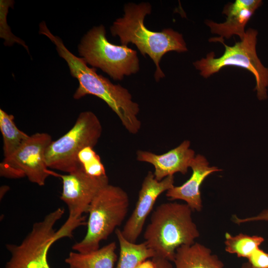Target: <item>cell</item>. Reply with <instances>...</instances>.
<instances>
[{
  "label": "cell",
  "mask_w": 268,
  "mask_h": 268,
  "mask_svg": "<svg viewBox=\"0 0 268 268\" xmlns=\"http://www.w3.org/2000/svg\"><path fill=\"white\" fill-rule=\"evenodd\" d=\"M55 44L59 55L67 63L71 75L79 82L73 98L80 99L87 94L103 100L116 114L123 126L132 134H136L141 123L138 119L139 105L132 100L129 91L119 84L112 83L108 79L96 73L95 68L89 67L82 58L73 55L64 45L62 40L53 35L47 27L41 32Z\"/></svg>",
  "instance_id": "obj_1"
},
{
  "label": "cell",
  "mask_w": 268,
  "mask_h": 268,
  "mask_svg": "<svg viewBox=\"0 0 268 268\" xmlns=\"http://www.w3.org/2000/svg\"><path fill=\"white\" fill-rule=\"evenodd\" d=\"M151 10L147 2L128 3L125 6L124 16L113 23L111 32L113 36L119 37L122 45L134 44L142 55L150 57L156 67L154 76L158 81L165 76L159 66L163 55L170 51L180 53L188 49L182 35L178 32L171 29L155 32L146 27L144 17Z\"/></svg>",
  "instance_id": "obj_2"
},
{
  "label": "cell",
  "mask_w": 268,
  "mask_h": 268,
  "mask_svg": "<svg viewBox=\"0 0 268 268\" xmlns=\"http://www.w3.org/2000/svg\"><path fill=\"white\" fill-rule=\"evenodd\" d=\"M193 211L186 203L176 202L163 203L156 208L143 234L144 242L156 256L173 262L179 247L196 242L200 233Z\"/></svg>",
  "instance_id": "obj_3"
},
{
  "label": "cell",
  "mask_w": 268,
  "mask_h": 268,
  "mask_svg": "<svg viewBox=\"0 0 268 268\" xmlns=\"http://www.w3.org/2000/svg\"><path fill=\"white\" fill-rule=\"evenodd\" d=\"M129 204L128 194L121 187L108 184L102 188L89 206L86 233L72 246V249L80 253L98 249L100 242L107 239L123 223Z\"/></svg>",
  "instance_id": "obj_4"
},
{
  "label": "cell",
  "mask_w": 268,
  "mask_h": 268,
  "mask_svg": "<svg viewBox=\"0 0 268 268\" xmlns=\"http://www.w3.org/2000/svg\"><path fill=\"white\" fill-rule=\"evenodd\" d=\"M258 31L252 28L246 30L244 37L240 42H235L232 46H229L221 41L225 47L223 55L217 58L214 52L207 54L193 63L196 69L200 71V74L207 78L227 66H235L244 68L250 71L254 76L256 86L254 90L259 100L268 98V68L265 67L256 52Z\"/></svg>",
  "instance_id": "obj_5"
},
{
  "label": "cell",
  "mask_w": 268,
  "mask_h": 268,
  "mask_svg": "<svg viewBox=\"0 0 268 268\" xmlns=\"http://www.w3.org/2000/svg\"><path fill=\"white\" fill-rule=\"evenodd\" d=\"M102 132L101 124L95 114L91 111L81 113L73 126L48 146L45 153L48 168L67 173L82 168L78 153L86 147L93 148Z\"/></svg>",
  "instance_id": "obj_6"
},
{
  "label": "cell",
  "mask_w": 268,
  "mask_h": 268,
  "mask_svg": "<svg viewBox=\"0 0 268 268\" xmlns=\"http://www.w3.org/2000/svg\"><path fill=\"white\" fill-rule=\"evenodd\" d=\"M78 52L87 64L101 68L115 80H122L139 69L136 52L127 45L109 42L103 25L93 27L85 35Z\"/></svg>",
  "instance_id": "obj_7"
},
{
  "label": "cell",
  "mask_w": 268,
  "mask_h": 268,
  "mask_svg": "<svg viewBox=\"0 0 268 268\" xmlns=\"http://www.w3.org/2000/svg\"><path fill=\"white\" fill-rule=\"evenodd\" d=\"M52 175L60 177L63 182L61 200L67 205L68 218L57 231L58 240L64 237H70L72 231L85 224L82 215L88 212L94 197L104 187L109 184L106 175L93 177L86 174L82 168L66 175H59L53 172Z\"/></svg>",
  "instance_id": "obj_8"
},
{
  "label": "cell",
  "mask_w": 268,
  "mask_h": 268,
  "mask_svg": "<svg viewBox=\"0 0 268 268\" xmlns=\"http://www.w3.org/2000/svg\"><path fill=\"white\" fill-rule=\"evenodd\" d=\"M64 212V208H57L42 220L35 222L20 244H7L5 246L11 257L5 268H50L48 252L57 240L54 226Z\"/></svg>",
  "instance_id": "obj_9"
},
{
  "label": "cell",
  "mask_w": 268,
  "mask_h": 268,
  "mask_svg": "<svg viewBox=\"0 0 268 268\" xmlns=\"http://www.w3.org/2000/svg\"><path fill=\"white\" fill-rule=\"evenodd\" d=\"M47 133H37L30 136L10 157L0 163V175L10 179L27 177L28 180L44 186L52 171L46 163V150L52 142Z\"/></svg>",
  "instance_id": "obj_10"
},
{
  "label": "cell",
  "mask_w": 268,
  "mask_h": 268,
  "mask_svg": "<svg viewBox=\"0 0 268 268\" xmlns=\"http://www.w3.org/2000/svg\"><path fill=\"white\" fill-rule=\"evenodd\" d=\"M174 184V175L158 181L152 172H148L142 183L135 206L121 230L127 240L136 242L157 199L163 193L172 188Z\"/></svg>",
  "instance_id": "obj_11"
},
{
  "label": "cell",
  "mask_w": 268,
  "mask_h": 268,
  "mask_svg": "<svg viewBox=\"0 0 268 268\" xmlns=\"http://www.w3.org/2000/svg\"><path fill=\"white\" fill-rule=\"evenodd\" d=\"M190 141L184 140L177 147L162 154H156L148 151L138 150L136 159L151 164L158 181L179 172L186 174L195 156L194 151L190 148Z\"/></svg>",
  "instance_id": "obj_12"
},
{
  "label": "cell",
  "mask_w": 268,
  "mask_h": 268,
  "mask_svg": "<svg viewBox=\"0 0 268 268\" xmlns=\"http://www.w3.org/2000/svg\"><path fill=\"white\" fill-rule=\"evenodd\" d=\"M262 4L261 0H236L226 5L222 12L227 16L225 22L220 23L210 20L205 22L211 33L220 36L210 38L209 41L221 42L224 41V38L229 39L233 35H238L241 40L243 39L246 32V25Z\"/></svg>",
  "instance_id": "obj_13"
},
{
  "label": "cell",
  "mask_w": 268,
  "mask_h": 268,
  "mask_svg": "<svg viewBox=\"0 0 268 268\" xmlns=\"http://www.w3.org/2000/svg\"><path fill=\"white\" fill-rule=\"evenodd\" d=\"M190 167L192 170L190 178L182 185L174 186L168 190L166 196L171 201L182 200L193 211H201L203 205L200 187L208 176L221 170L215 166H209L206 158L200 154L194 157Z\"/></svg>",
  "instance_id": "obj_14"
},
{
  "label": "cell",
  "mask_w": 268,
  "mask_h": 268,
  "mask_svg": "<svg viewBox=\"0 0 268 268\" xmlns=\"http://www.w3.org/2000/svg\"><path fill=\"white\" fill-rule=\"evenodd\" d=\"M173 262L175 268H224L223 262L211 249L197 242L179 247Z\"/></svg>",
  "instance_id": "obj_15"
},
{
  "label": "cell",
  "mask_w": 268,
  "mask_h": 268,
  "mask_svg": "<svg viewBox=\"0 0 268 268\" xmlns=\"http://www.w3.org/2000/svg\"><path fill=\"white\" fill-rule=\"evenodd\" d=\"M116 248V242H112L86 253L70 252L65 263L69 268H115L117 260Z\"/></svg>",
  "instance_id": "obj_16"
},
{
  "label": "cell",
  "mask_w": 268,
  "mask_h": 268,
  "mask_svg": "<svg viewBox=\"0 0 268 268\" xmlns=\"http://www.w3.org/2000/svg\"><path fill=\"white\" fill-rule=\"evenodd\" d=\"M115 233L119 244L120 253L115 268H135L143 261L156 256L155 252L149 248L144 242L136 244L128 241L119 229L115 230Z\"/></svg>",
  "instance_id": "obj_17"
},
{
  "label": "cell",
  "mask_w": 268,
  "mask_h": 268,
  "mask_svg": "<svg viewBox=\"0 0 268 268\" xmlns=\"http://www.w3.org/2000/svg\"><path fill=\"white\" fill-rule=\"evenodd\" d=\"M14 118L12 115L0 109V130L4 158L11 156L30 136L16 127Z\"/></svg>",
  "instance_id": "obj_18"
},
{
  "label": "cell",
  "mask_w": 268,
  "mask_h": 268,
  "mask_svg": "<svg viewBox=\"0 0 268 268\" xmlns=\"http://www.w3.org/2000/svg\"><path fill=\"white\" fill-rule=\"evenodd\" d=\"M264 241V237L260 236H250L242 233L233 236L226 232L225 250L228 253L235 254L239 258L248 259Z\"/></svg>",
  "instance_id": "obj_19"
},
{
  "label": "cell",
  "mask_w": 268,
  "mask_h": 268,
  "mask_svg": "<svg viewBox=\"0 0 268 268\" xmlns=\"http://www.w3.org/2000/svg\"><path fill=\"white\" fill-rule=\"evenodd\" d=\"M93 148L90 146L83 148L78 154V162L84 171L90 176L101 177L106 175L100 158Z\"/></svg>",
  "instance_id": "obj_20"
},
{
  "label": "cell",
  "mask_w": 268,
  "mask_h": 268,
  "mask_svg": "<svg viewBox=\"0 0 268 268\" xmlns=\"http://www.w3.org/2000/svg\"><path fill=\"white\" fill-rule=\"evenodd\" d=\"M13 1L1 0L0 1V37L4 39L5 46H12L17 43L23 46L29 53L27 46L25 42L18 37H16L11 32L10 29L6 22V15L8 7L13 6Z\"/></svg>",
  "instance_id": "obj_21"
},
{
  "label": "cell",
  "mask_w": 268,
  "mask_h": 268,
  "mask_svg": "<svg viewBox=\"0 0 268 268\" xmlns=\"http://www.w3.org/2000/svg\"><path fill=\"white\" fill-rule=\"evenodd\" d=\"M248 262L253 268H268V253L259 248L248 259Z\"/></svg>",
  "instance_id": "obj_22"
},
{
  "label": "cell",
  "mask_w": 268,
  "mask_h": 268,
  "mask_svg": "<svg viewBox=\"0 0 268 268\" xmlns=\"http://www.w3.org/2000/svg\"><path fill=\"white\" fill-rule=\"evenodd\" d=\"M232 221L237 224L257 221H268V207L263 210L258 214L250 217L240 218L235 215L232 217Z\"/></svg>",
  "instance_id": "obj_23"
},
{
  "label": "cell",
  "mask_w": 268,
  "mask_h": 268,
  "mask_svg": "<svg viewBox=\"0 0 268 268\" xmlns=\"http://www.w3.org/2000/svg\"><path fill=\"white\" fill-rule=\"evenodd\" d=\"M152 259L155 262L157 268H173L171 262L167 260L157 256Z\"/></svg>",
  "instance_id": "obj_24"
},
{
  "label": "cell",
  "mask_w": 268,
  "mask_h": 268,
  "mask_svg": "<svg viewBox=\"0 0 268 268\" xmlns=\"http://www.w3.org/2000/svg\"><path fill=\"white\" fill-rule=\"evenodd\" d=\"M135 268H157L152 258L147 259L140 263Z\"/></svg>",
  "instance_id": "obj_25"
},
{
  "label": "cell",
  "mask_w": 268,
  "mask_h": 268,
  "mask_svg": "<svg viewBox=\"0 0 268 268\" xmlns=\"http://www.w3.org/2000/svg\"><path fill=\"white\" fill-rule=\"evenodd\" d=\"M9 190V187L7 186H2L0 188V199L3 198L4 194Z\"/></svg>",
  "instance_id": "obj_26"
},
{
  "label": "cell",
  "mask_w": 268,
  "mask_h": 268,
  "mask_svg": "<svg viewBox=\"0 0 268 268\" xmlns=\"http://www.w3.org/2000/svg\"><path fill=\"white\" fill-rule=\"evenodd\" d=\"M241 268H253L251 265L247 262L242 264Z\"/></svg>",
  "instance_id": "obj_27"
}]
</instances>
